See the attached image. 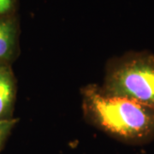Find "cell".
Segmentation results:
<instances>
[{"label":"cell","mask_w":154,"mask_h":154,"mask_svg":"<svg viewBox=\"0 0 154 154\" xmlns=\"http://www.w3.org/2000/svg\"><path fill=\"white\" fill-rule=\"evenodd\" d=\"M86 119L116 140L134 146L154 140V108L88 85L82 89Z\"/></svg>","instance_id":"cell-1"},{"label":"cell","mask_w":154,"mask_h":154,"mask_svg":"<svg viewBox=\"0 0 154 154\" xmlns=\"http://www.w3.org/2000/svg\"><path fill=\"white\" fill-rule=\"evenodd\" d=\"M102 89L154 108V54L128 52L108 64Z\"/></svg>","instance_id":"cell-2"},{"label":"cell","mask_w":154,"mask_h":154,"mask_svg":"<svg viewBox=\"0 0 154 154\" xmlns=\"http://www.w3.org/2000/svg\"><path fill=\"white\" fill-rule=\"evenodd\" d=\"M20 24L17 14L0 17V64H11L19 50Z\"/></svg>","instance_id":"cell-3"},{"label":"cell","mask_w":154,"mask_h":154,"mask_svg":"<svg viewBox=\"0 0 154 154\" xmlns=\"http://www.w3.org/2000/svg\"><path fill=\"white\" fill-rule=\"evenodd\" d=\"M17 79L11 64H0V121L14 118Z\"/></svg>","instance_id":"cell-4"},{"label":"cell","mask_w":154,"mask_h":154,"mask_svg":"<svg viewBox=\"0 0 154 154\" xmlns=\"http://www.w3.org/2000/svg\"><path fill=\"white\" fill-rule=\"evenodd\" d=\"M18 121L19 120L15 117L0 121V151L4 148L6 140H8L14 128L17 126Z\"/></svg>","instance_id":"cell-5"},{"label":"cell","mask_w":154,"mask_h":154,"mask_svg":"<svg viewBox=\"0 0 154 154\" xmlns=\"http://www.w3.org/2000/svg\"><path fill=\"white\" fill-rule=\"evenodd\" d=\"M17 0H0V17L16 15Z\"/></svg>","instance_id":"cell-6"}]
</instances>
